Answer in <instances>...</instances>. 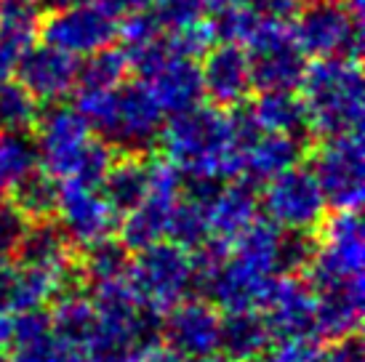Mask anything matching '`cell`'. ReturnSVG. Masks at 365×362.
Listing matches in <instances>:
<instances>
[{
	"mask_svg": "<svg viewBox=\"0 0 365 362\" xmlns=\"http://www.w3.org/2000/svg\"><path fill=\"white\" fill-rule=\"evenodd\" d=\"M163 160L182 173V179H237L240 150L230 131L227 110L213 104H195L168 115L160 136Z\"/></svg>",
	"mask_w": 365,
	"mask_h": 362,
	"instance_id": "1",
	"label": "cell"
},
{
	"mask_svg": "<svg viewBox=\"0 0 365 362\" xmlns=\"http://www.w3.org/2000/svg\"><path fill=\"white\" fill-rule=\"evenodd\" d=\"M78 110L86 115L91 131L115 152L142 155L153 150L160 136L165 115L142 81L120 83L112 90L78 93Z\"/></svg>",
	"mask_w": 365,
	"mask_h": 362,
	"instance_id": "2",
	"label": "cell"
},
{
	"mask_svg": "<svg viewBox=\"0 0 365 362\" xmlns=\"http://www.w3.org/2000/svg\"><path fill=\"white\" fill-rule=\"evenodd\" d=\"M299 88L312 136L334 139L360 133L365 86L355 59H314V64H307Z\"/></svg>",
	"mask_w": 365,
	"mask_h": 362,
	"instance_id": "3",
	"label": "cell"
},
{
	"mask_svg": "<svg viewBox=\"0 0 365 362\" xmlns=\"http://www.w3.org/2000/svg\"><path fill=\"white\" fill-rule=\"evenodd\" d=\"M125 282L144 309L160 314L173 304L190 299L195 291L192 253L160 240L131 253Z\"/></svg>",
	"mask_w": 365,
	"mask_h": 362,
	"instance_id": "4",
	"label": "cell"
},
{
	"mask_svg": "<svg viewBox=\"0 0 365 362\" xmlns=\"http://www.w3.org/2000/svg\"><path fill=\"white\" fill-rule=\"evenodd\" d=\"M294 38L314 59H360L363 19L341 0H307L294 14Z\"/></svg>",
	"mask_w": 365,
	"mask_h": 362,
	"instance_id": "5",
	"label": "cell"
},
{
	"mask_svg": "<svg viewBox=\"0 0 365 362\" xmlns=\"http://www.w3.org/2000/svg\"><path fill=\"white\" fill-rule=\"evenodd\" d=\"M254 90H296L307 72V53L299 48L288 21L259 19L243 43Z\"/></svg>",
	"mask_w": 365,
	"mask_h": 362,
	"instance_id": "6",
	"label": "cell"
},
{
	"mask_svg": "<svg viewBox=\"0 0 365 362\" xmlns=\"http://www.w3.org/2000/svg\"><path fill=\"white\" fill-rule=\"evenodd\" d=\"M259 208L264 219L283 232H312L325 219L328 202L317 187L309 165H294L262 184Z\"/></svg>",
	"mask_w": 365,
	"mask_h": 362,
	"instance_id": "7",
	"label": "cell"
},
{
	"mask_svg": "<svg viewBox=\"0 0 365 362\" xmlns=\"http://www.w3.org/2000/svg\"><path fill=\"white\" fill-rule=\"evenodd\" d=\"M35 144L41 155V168L56 176L59 181H70L81 165L96 133L75 104L53 101L41 110L35 120Z\"/></svg>",
	"mask_w": 365,
	"mask_h": 362,
	"instance_id": "8",
	"label": "cell"
},
{
	"mask_svg": "<svg viewBox=\"0 0 365 362\" xmlns=\"http://www.w3.org/2000/svg\"><path fill=\"white\" fill-rule=\"evenodd\" d=\"M309 171L331 208L360 211L365 195V147L360 133L323 139Z\"/></svg>",
	"mask_w": 365,
	"mask_h": 362,
	"instance_id": "9",
	"label": "cell"
},
{
	"mask_svg": "<svg viewBox=\"0 0 365 362\" xmlns=\"http://www.w3.org/2000/svg\"><path fill=\"white\" fill-rule=\"evenodd\" d=\"M120 14L107 0H91L83 6L51 11L41 24V38L53 48L72 56H88L93 51L107 48L118 38Z\"/></svg>",
	"mask_w": 365,
	"mask_h": 362,
	"instance_id": "10",
	"label": "cell"
},
{
	"mask_svg": "<svg viewBox=\"0 0 365 362\" xmlns=\"http://www.w3.org/2000/svg\"><path fill=\"white\" fill-rule=\"evenodd\" d=\"M365 234L357 211H336L323 219L317 234V251L309 264V280L328 277H363Z\"/></svg>",
	"mask_w": 365,
	"mask_h": 362,
	"instance_id": "11",
	"label": "cell"
},
{
	"mask_svg": "<svg viewBox=\"0 0 365 362\" xmlns=\"http://www.w3.org/2000/svg\"><path fill=\"white\" fill-rule=\"evenodd\" d=\"M160 320V338L165 346L184 357L187 362H197L219 352V328L222 317L208 299H184L165 309Z\"/></svg>",
	"mask_w": 365,
	"mask_h": 362,
	"instance_id": "12",
	"label": "cell"
},
{
	"mask_svg": "<svg viewBox=\"0 0 365 362\" xmlns=\"http://www.w3.org/2000/svg\"><path fill=\"white\" fill-rule=\"evenodd\" d=\"M59 229L75 248H86L91 242L110 237L118 227V213L112 208L99 187L64 181L59 187L56 213Z\"/></svg>",
	"mask_w": 365,
	"mask_h": 362,
	"instance_id": "13",
	"label": "cell"
},
{
	"mask_svg": "<svg viewBox=\"0 0 365 362\" xmlns=\"http://www.w3.org/2000/svg\"><path fill=\"white\" fill-rule=\"evenodd\" d=\"M267 328L274 338H320L314 328L312 288L302 274H274L259 304Z\"/></svg>",
	"mask_w": 365,
	"mask_h": 362,
	"instance_id": "14",
	"label": "cell"
},
{
	"mask_svg": "<svg viewBox=\"0 0 365 362\" xmlns=\"http://www.w3.org/2000/svg\"><path fill=\"white\" fill-rule=\"evenodd\" d=\"M314 299V328L320 338L336 341L357 336L363 322V277H328L307 280Z\"/></svg>",
	"mask_w": 365,
	"mask_h": 362,
	"instance_id": "15",
	"label": "cell"
},
{
	"mask_svg": "<svg viewBox=\"0 0 365 362\" xmlns=\"http://www.w3.org/2000/svg\"><path fill=\"white\" fill-rule=\"evenodd\" d=\"M16 83H21L38 101L53 104L70 96L78 83V56L53 48L48 43H32L16 56Z\"/></svg>",
	"mask_w": 365,
	"mask_h": 362,
	"instance_id": "16",
	"label": "cell"
},
{
	"mask_svg": "<svg viewBox=\"0 0 365 362\" xmlns=\"http://www.w3.org/2000/svg\"><path fill=\"white\" fill-rule=\"evenodd\" d=\"M200 78H203V96H208L213 107L222 110L245 104L248 93L254 90L248 56L237 43H211L203 51Z\"/></svg>",
	"mask_w": 365,
	"mask_h": 362,
	"instance_id": "17",
	"label": "cell"
},
{
	"mask_svg": "<svg viewBox=\"0 0 365 362\" xmlns=\"http://www.w3.org/2000/svg\"><path fill=\"white\" fill-rule=\"evenodd\" d=\"M139 81L147 86L158 101L163 115H176L203 101V78H200V61L192 56L168 53L155 61Z\"/></svg>",
	"mask_w": 365,
	"mask_h": 362,
	"instance_id": "18",
	"label": "cell"
},
{
	"mask_svg": "<svg viewBox=\"0 0 365 362\" xmlns=\"http://www.w3.org/2000/svg\"><path fill=\"white\" fill-rule=\"evenodd\" d=\"M302 155H304V141L302 139L285 136V133L262 131L240 152L237 179H245L254 187H262L269 179H274L277 173L299 165Z\"/></svg>",
	"mask_w": 365,
	"mask_h": 362,
	"instance_id": "19",
	"label": "cell"
},
{
	"mask_svg": "<svg viewBox=\"0 0 365 362\" xmlns=\"http://www.w3.org/2000/svg\"><path fill=\"white\" fill-rule=\"evenodd\" d=\"M259 187L245 179L224 181L219 192L208 202V224L211 237L222 242H232L245 227L259 219Z\"/></svg>",
	"mask_w": 365,
	"mask_h": 362,
	"instance_id": "20",
	"label": "cell"
},
{
	"mask_svg": "<svg viewBox=\"0 0 365 362\" xmlns=\"http://www.w3.org/2000/svg\"><path fill=\"white\" fill-rule=\"evenodd\" d=\"M179 195L182 192L150 190V195L136 208L123 213V219L118 222V227H120V237L118 240L131 253L165 240L168 219H171V211L176 200H179Z\"/></svg>",
	"mask_w": 365,
	"mask_h": 362,
	"instance_id": "21",
	"label": "cell"
},
{
	"mask_svg": "<svg viewBox=\"0 0 365 362\" xmlns=\"http://www.w3.org/2000/svg\"><path fill=\"white\" fill-rule=\"evenodd\" d=\"M48 314L51 333L59 338L64 346L86 352V346L91 341V333L96 328V309H93L91 296L83 291L78 282L67 285L61 293H56Z\"/></svg>",
	"mask_w": 365,
	"mask_h": 362,
	"instance_id": "22",
	"label": "cell"
},
{
	"mask_svg": "<svg viewBox=\"0 0 365 362\" xmlns=\"http://www.w3.org/2000/svg\"><path fill=\"white\" fill-rule=\"evenodd\" d=\"M269 343H272V333L259 309H235L222 317L219 352L232 362L259 360L269 349Z\"/></svg>",
	"mask_w": 365,
	"mask_h": 362,
	"instance_id": "23",
	"label": "cell"
},
{
	"mask_svg": "<svg viewBox=\"0 0 365 362\" xmlns=\"http://www.w3.org/2000/svg\"><path fill=\"white\" fill-rule=\"evenodd\" d=\"M75 267L67 272L35 269V267H11L9 280V299L6 306L11 312H30V309H43L46 304L56 299L67 285H72Z\"/></svg>",
	"mask_w": 365,
	"mask_h": 362,
	"instance_id": "24",
	"label": "cell"
},
{
	"mask_svg": "<svg viewBox=\"0 0 365 362\" xmlns=\"http://www.w3.org/2000/svg\"><path fill=\"white\" fill-rule=\"evenodd\" d=\"M248 107L262 131L285 133L302 141L312 136L309 120H307V107L302 101V93L296 90H262L259 99Z\"/></svg>",
	"mask_w": 365,
	"mask_h": 362,
	"instance_id": "25",
	"label": "cell"
},
{
	"mask_svg": "<svg viewBox=\"0 0 365 362\" xmlns=\"http://www.w3.org/2000/svg\"><path fill=\"white\" fill-rule=\"evenodd\" d=\"M70 248V240L64 237L59 224L51 222V219H43V222H30L24 237H21L19 251L14 253V259H16L19 267L67 272L72 269Z\"/></svg>",
	"mask_w": 365,
	"mask_h": 362,
	"instance_id": "26",
	"label": "cell"
},
{
	"mask_svg": "<svg viewBox=\"0 0 365 362\" xmlns=\"http://www.w3.org/2000/svg\"><path fill=\"white\" fill-rule=\"evenodd\" d=\"M102 195L107 197L115 213L123 216L147 197L150 192V160L142 155H125L115 157L107 176L99 184Z\"/></svg>",
	"mask_w": 365,
	"mask_h": 362,
	"instance_id": "27",
	"label": "cell"
},
{
	"mask_svg": "<svg viewBox=\"0 0 365 362\" xmlns=\"http://www.w3.org/2000/svg\"><path fill=\"white\" fill-rule=\"evenodd\" d=\"M59 187L61 181L56 176L38 168V171L27 173L24 179L11 184V205H16L30 222L51 219L56 213V202H59Z\"/></svg>",
	"mask_w": 365,
	"mask_h": 362,
	"instance_id": "28",
	"label": "cell"
},
{
	"mask_svg": "<svg viewBox=\"0 0 365 362\" xmlns=\"http://www.w3.org/2000/svg\"><path fill=\"white\" fill-rule=\"evenodd\" d=\"M41 0H0V46L3 48L14 51L19 56L41 35Z\"/></svg>",
	"mask_w": 365,
	"mask_h": 362,
	"instance_id": "29",
	"label": "cell"
},
{
	"mask_svg": "<svg viewBox=\"0 0 365 362\" xmlns=\"http://www.w3.org/2000/svg\"><path fill=\"white\" fill-rule=\"evenodd\" d=\"M128 59L123 48H99L83 56V61H78V83L75 90L78 93H96V90H112L118 88L120 83H125L128 78Z\"/></svg>",
	"mask_w": 365,
	"mask_h": 362,
	"instance_id": "30",
	"label": "cell"
},
{
	"mask_svg": "<svg viewBox=\"0 0 365 362\" xmlns=\"http://www.w3.org/2000/svg\"><path fill=\"white\" fill-rule=\"evenodd\" d=\"M81 251V277H86V282L99 285V282L125 280L128 264H131V251L120 240H115L112 234L86 245Z\"/></svg>",
	"mask_w": 365,
	"mask_h": 362,
	"instance_id": "31",
	"label": "cell"
},
{
	"mask_svg": "<svg viewBox=\"0 0 365 362\" xmlns=\"http://www.w3.org/2000/svg\"><path fill=\"white\" fill-rule=\"evenodd\" d=\"M165 240L179 245L184 251H197L200 245L211 240V224H208V208L200 202L190 200L179 195V200L173 205L171 219H168V232Z\"/></svg>",
	"mask_w": 365,
	"mask_h": 362,
	"instance_id": "32",
	"label": "cell"
},
{
	"mask_svg": "<svg viewBox=\"0 0 365 362\" xmlns=\"http://www.w3.org/2000/svg\"><path fill=\"white\" fill-rule=\"evenodd\" d=\"M203 24L211 43H237V46H243L251 38V32L256 30L259 16H254L240 0H230V3L208 9Z\"/></svg>",
	"mask_w": 365,
	"mask_h": 362,
	"instance_id": "33",
	"label": "cell"
},
{
	"mask_svg": "<svg viewBox=\"0 0 365 362\" xmlns=\"http://www.w3.org/2000/svg\"><path fill=\"white\" fill-rule=\"evenodd\" d=\"M41 115V101L16 81L0 83V133H27Z\"/></svg>",
	"mask_w": 365,
	"mask_h": 362,
	"instance_id": "34",
	"label": "cell"
},
{
	"mask_svg": "<svg viewBox=\"0 0 365 362\" xmlns=\"http://www.w3.org/2000/svg\"><path fill=\"white\" fill-rule=\"evenodd\" d=\"M41 168V155L35 136L27 133H0V173L9 184L24 179Z\"/></svg>",
	"mask_w": 365,
	"mask_h": 362,
	"instance_id": "35",
	"label": "cell"
},
{
	"mask_svg": "<svg viewBox=\"0 0 365 362\" xmlns=\"http://www.w3.org/2000/svg\"><path fill=\"white\" fill-rule=\"evenodd\" d=\"M150 11L155 14L163 32H179L203 24L208 0H153Z\"/></svg>",
	"mask_w": 365,
	"mask_h": 362,
	"instance_id": "36",
	"label": "cell"
},
{
	"mask_svg": "<svg viewBox=\"0 0 365 362\" xmlns=\"http://www.w3.org/2000/svg\"><path fill=\"white\" fill-rule=\"evenodd\" d=\"M317 251L312 232H283L277 245V274H307Z\"/></svg>",
	"mask_w": 365,
	"mask_h": 362,
	"instance_id": "37",
	"label": "cell"
},
{
	"mask_svg": "<svg viewBox=\"0 0 365 362\" xmlns=\"http://www.w3.org/2000/svg\"><path fill=\"white\" fill-rule=\"evenodd\" d=\"M11 346H14V357L9 362H86V357L78 349L64 346L53 333H46L30 341L11 343Z\"/></svg>",
	"mask_w": 365,
	"mask_h": 362,
	"instance_id": "38",
	"label": "cell"
},
{
	"mask_svg": "<svg viewBox=\"0 0 365 362\" xmlns=\"http://www.w3.org/2000/svg\"><path fill=\"white\" fill-rule=\"evenodd\" d=\"M30 227V219L11 202L0 205V262L14 259V253L19 251L21 237Z\"/></svg>",
	"mask_w": 365,
	"mask_h": 362,
	"instance_id": "39",
	"label": "cell"
},
{
	"mask_svg": "<svg viewBox=\"0 0 365 362\" xmlns=\"http://www.w3.org/2000/svg\"><path fill=\"white\" fill-rule=\"evenodd\" d=\"M320 338H274L264 362H317Z\"/></svg>",
	"mask_w": 365,
	"mask_h": 362,
	"instance_id": "40",
	"label": "cell"
},
{
	"mask_svg": "<svg viewBox=\"0 0 365 362\" xmlns=\"http://www.w3.org/2000/svg\"><path fill=\"white\" fill-rule=\"evenodd\" d=\"M245 9L259 19L269 21H288L302 6V0H240Z\"/></svg>",
	"mask_w": 365,
	"mask_h": 362,
	"instance_id": "41",
	"label": "cell"
},
{
	"mask_svg": "<svg viewBox=\"0 0 365 362\" xmlns=\"http://www.w3.org/2000/svg\"><path fill=\"white\" fill-rule=\"evenodd\" d=\"M317 362H365L363 343L357 336H346V338H336L328 349H320Z\"/></svg>",
	"mask_w": 365,
	"mask_h": 362,
	"instance_id": "42",
	"label": "cell"
},
{
	"mask_svg": "<svg viewBox=\"0 0 365 362\" xmlns=\"http://www.w3.org/2000/svg\"><path fill=\"white\" fill-rule=\"evenodd\" d=\"M133 362H187V360L179 357L176 352H171L168 346H158V343H155V346H150V349H144Z\"/></svg>",
	"mask_w": 365,
	"mask_h": 362,
	"instance_id": "43",
	"label": "cell"
},
{
	"mask_svg": "<svg viewBox=\"0 0 365 362\" xmlns=\"http://www.w3.org/2000/svg\"><path fill=\"white\" fill-rule=\"evenodd\" d=\"M11 338H14V317H9L6 309H0V354L11 346Z\"/></svg>",
	"mask_w": 365,
	"mask_h": 362,
	"instance_id": "44",
	"label": "cell"
},
{
	"mask_svg": "<svg viewBox=\"0 0 365 362\" xmlns=\"http://www.w3.org/2000/svg\"><path fill=\"white\" fill-rule=\"evenodd\" d=\"M112 9L118 11V14H131V11H142V9H150L153 6V0H107Z\"/></svg>",
	"mask_w": 365,
	"mask_h": 362,
	"instance_id": "45",
	"label": "cell"
},
{
	"mask_svg": "<svg viewBox=\"0 0 365 362\" xmlns=\"http://www.w3.org/2000/svg\"><path fill=\"white\" fill-rule=\"evenodd\" d=\"M14 64H16V53L0 46V83L11 81V75H14Z\"/></svg>",
	"mask_w": 365,
	"mask_h": 362,
	"instance_id": "46",
	"label": "cell"
},
{
	"mask_svg": "<svg viewBox=\"0 0 365 362\" xmlns=\"http://www.w3.org/2000/svg\"><path fill=\"white\" fill-rule=\"evenodd\" d=\"M83 3H91V0H41V6H43L46 11L72 9V6H83Z\"/></svg>",
	"mask_w": 365,
	"mask_h": 362,
	"instance_id": "47",
	"label": "cell"
},
{
	"mask_svg": "<svg viewBox=\"0 0 365 362\" xmlns=\"http://www.w3.org/2000/svg\"><path fill=\"white\" fill-rule=\"evenodd\" d=\"M341 3H344L346 9L352 11L355 16H360V19H363V0H341Z\"/></svg>",
	"mask_w": 365,
	"mask_h": 362,
	"instance_id": "48",
	"label": "cell"
},
{
	"mask_svg": "<svg viewBox=\"0 0 365 362\" xmlns=\"http://www.w3.org/2000/svg\"><path fill=\"white\" fill-rule=\"evenodd\" d=\"M9 190H11V184L6 181V176L0 173V205H3V202L9 200Z\"/></svg>",
	"mask_w": 365,
	"mask_h": 362,
	"instance_id": "49",
	"label": "cell"
},
{
	"mask_svg": "<svg viewBox=\"0 0 365 362\" xmlns=\"http://www.w3.org/2000/svg\"><path fill=\"white\" fill-rule=\"evenodd\" d=\"M197 362H232L230 357H224V354H211V357H203V360H197Z\"/></svg>",
	"mask_w": 365,
	"mask_h": 362,
	"instance_id": "50",
	"label": "cell"
},
{
	"mask_svg": "<svg viewBox=\"0 0 365 362\" xmlns=\"http://www.w3.org/2000/svg\"><path fill=\"white\" fill-rule=\"evenodd\" d=\"M222 3H230V0H208V9H213V6H222Z\"/></svg>",
	"mask_w": 365,
	"mask_h": 362,
	"instance_id": "51",
	"label": "cell"
},
{
	"mask_svg": "<svg viewBox=\"0 0 365 362\" xmlns=\"http://www.w3.org/2000/svg\"><path fill=\"white\" fill-rule=\"evenodd\" d=\"M251 362H264V360H262V357H259V360H251Z\"/></svg>",
	"mask_w": 365,
	"mask_h": 362,
	"instance_id": "52",
	"label": "cell"
},
{
	"mask_svg": "<svg viewBox=\"0 0 365 362\" xmlns=\"http://www.w3.org/2000/svg\"><path fill=\"white\" fill-rule=\"evenodd\" d=\"M0 362H9V360H3V354H0Z\"/></svg>",
	"mask_w": 365,
	"mask_h": 362,
	"instance_id": "53",
	"label": "cell"
}]
</instances>
